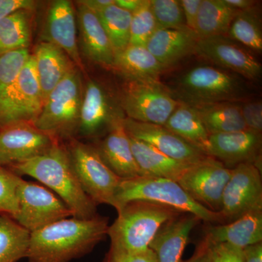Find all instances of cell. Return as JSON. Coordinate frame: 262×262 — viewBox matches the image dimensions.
I'll list each match as a JSON object with an SVG mask.
<instances>
[{
    "label": "cell",
    "instance_id": "11",
    "mask_svg": "<svg viewBox=\"0 0 262 262\" xmlns=\"http://www.w3.org/2000/svg\"><path fill=\"white\" fill-rule=\"evenodd\" d=\"M262 211L261 169L253 163H241L232 168L222 200L221 215L231 222L248 212Z\"/></svg>",
    "mask_w": 262,
    "mask_h": 262
},
{
    "label": "cell",
    "instance_id": "6",
    "mask_svg": "<svg viewBox=\"0 0 262 262\" xmlns=\"http://www.w3.org/2000/svg\"><path fill=\"white\" fill-rule=\"evenodd\" d=\"M81 91L80 74L74 67L48 95L33 125L55 139L70 136L78 127Z\"/></svg>",
    "mask_w": 262,
    "mask_h": 262
},
{
    "label": "cell",
    "instance_id": "19",
    "mask_svg": "<svg viewBox=\"0 0 262 262\" xmlns=\"http://www.w3.org/2000/svg\"><path fill=\"white\" fill-rule=\"evenodd\" d=\"M124 119L112 125L96 149L108 168L120 179L142 177L131 149L130 137L123 125Z\"/></svg>",
    "mask_w": 262,
    "mask_h": 262
},
{
    "label": "cell",
    "instance_id": "46",
    "mask_svg": "<svg viewBox=\"0 0 262 262\" xmlns=\"http://www.w3.org/2000/svg\"><path fill=\"white\" fill-rule=\"evenodd\" d=\"M225 2L229 6L239 11L252 9L256 8L258 4V2L253 1V0H225Z\"/></svg>",
    "mask_w": 262,
    "mask_h": 262
},
{
    "label": "cell",
    "instance_id": "26",
    "mask_svg": "<svg viewBox=\"0 0 262 262\" xmlns=\"http://www.w3.org/2000/svg\"><path fill=\"white\" fill-rule=\"evenodd\" d=\"M164 126L208 155L210 135L192 106L179 102Z\"/></svg>",
    "mask_w": 262,
    "mask_h": 262
},
{
    "label": "cell",
    "instance_id": "4",
    "mask_svg": "<svg viewBox=\"0 0 262 262\" xmlns=\"http://www.w3.org/2000/svg\"><path fill=\"white\" fill-rule=\"evenodd\" d=\"M170 91L179 102L194 107L211 103L238 102L247 96L248 89L241 76L204 65L194 67L181 76Z\"/></svg>",
    "mask_w": 262,
    "mask_h": 262
},
{
    "label": "cell",
    "instance_id": "42",
    "mask_svg": "<svg viewBox=\"0 0 262 262\" xmlns=\"http://www.w3.org/2000/svg\"><path fill=\"white\" fill-rule=\"evenodd\" d=\"M35 2L30 0H0V19L19 10L33 9Z\"/></svg>",
    "mask_w": 262,
    "mask_h": 262
},
{
    "label": "cell",
    "instance_id": "23",
    "mask_svg": "<svg viewBox=\"0 0 262 262\" xmlns=\"http://www.w3.org/2000/svg\"><path fill=\"white\" fill-rule=\"evenodd\" d=\"M32 55L45 102L48 95L74 68L73 63L61 48L47 41L38 44Z\"/></svg>",
    "mask_w": 262,
    "mask_h": 262
},
{
    "label": "cell",
    "instance_id": "17",
    "mask_svg": "<svg viewBox=\"0 0 262 262\" xmlns=\"http://www.w3.org/2000/svg\"><path fill=\"white\" fill-rule=\"evenodd\" d=\"M76 27L75 10L72 3L67 0L53 2L46 18L45 41L61 48L72 63L83 70V63L77 47Z\"/></svg>",
    "mask_w": 262,
    "mask_h": 262
},
{
    "label": "cell",
    "instance_id": "2",
    "mask_svg": "<svg viewBox=\"0 0 262 262\" xmlns=\"http://www.w3.org/2000/svg\"><path fill=\"white\" fill-rule=\"evenodd\" d=\"M17 175L37 179L56 194L75 218L91 219L97 214V205L84 192L67 149L58 140L47 151L8 168Z\"/></svg>",
    "mask_w": 262,
    "mask_h": 262
},
{
    "label": "cell",
    "instance_id": "22",
    "mask_svg": "<svg viewBox=\"0 0 262 262\" xmlns=\"http://www.w3.org/2000/svg\"><path fill=\"white\" fill-rule=\"evenodd\" d=\"M205 241L210 244L225 243L244 248L262 242V211H251L227 225L212 226Z\"/></svg>",
    "mask_w": 262,
    "mask_h": 262
},
{
    "label": "cell",
    "instance_id": "39",
    "mask_svg": "<svg viewBox=\"0 0 262 262\" xmlns=\"http://www.w3.org/2000/svg\"><path fill=\"white\" fill-rule=\"evenodd\" d=\"M103 262H156V258L149 248L141 252H130L110 246Z\"/></svg>",
    "mask_w": 262,
    "mask_h": 262
},
{
    "label": "cell",
    "instance_id": "21",
    "mask_svg": "<svg viewBox=\"0 0 262 262\" xmlns=\"http://www.w3.org/2000/svg\"><path fill=\"white\" fill-rule=\"evenodd\" d=\"M198 38L185 27L180 29H157L146 48L164 68L175 64L186 56L195 53Z\"/></svg>",
    "mask_w": 262,
    "mask_h": 262
},
{
    "label": "cell",
    "instance_id": "3",
    "mask_svg": "<svg viewBox=\"0 0 262 262\" xmlns=\"http://www.w3.org/2000/svg\"><path fill=\"white\" fill-rule=\"evenodd\" d=\"M117 211L118 215L108 227L107 235L112 247L130 252L149 249L160 229L182 213L170 207L143 201L128 202Z\"/></svg>",
    "mask_w": 262,
    "mask_h": 262
},
{
    "label": "cell",
    "instance_id": "37",
    "mask_svg": "<svg viewBox=\"0 0 262 262\" xmlns=\"http://www.w3.org/2000/svg\"><path fill=\"white\" fill-rule=\"evenodd\" d=\"M23 179L9 169L0 167V214L14 218L18 212V188Z\"/></svg>",
    "mask_w": 262,
    "mask_h": 262
},
{
    "label": "cell",
    "instance_id": "36",
    "mask_svg": "<svg viewBox=\"0 0 262 262\" xmlns=\"http://www.w3.org/2000/svg\"><path fill=\"white\" fill-rule=\"evenodd\" d=\"M30 56L28 49L10 51L0 56V99L15 83Z\"/></svg>",
    "mask_w": 262,
    "mask_h": 262
},
{
    "label": "cell",
    "instance_id": "31",
    "mask_svg": "<svg viewBox=\"0 0 262 262\" xmlns=\"http://www.w3.org/2000/svg\"><path fill=\"white\" fill-rule=\"evenodd\" d=\"M30 234L10 215L0 214V262L27 258Z\"/></svg>",
    "mask_w": 262,
    "mask_h": 262
},
{
    "label": "cell",
    "instance_id": "16",
    "mask_svg": "<svg viewBox=\"0 0 262 262\" xmlns=\"http://www.w3.org/2000/svg\"><path fill=\"white\" fill-rule=\"evenodd\" d=\"M261 133L251 130L212 134L209 136L208 156L234 166L253 163L259 168L261 163Z\"/></svg>",
    "mask_w": 262,
    "mask_h": 262
},
{
    "label": "cell",
    "instance_id": "27",
    "mask_svg": "<svg viewBox=\"0 0 262 262\" xmlns=\"http://www.w3.org/2000/svg\"><path fill=\"white\" fill-rule=\"evenodd\" d=\"M113 67L127 79H155L165 70L144 46H128L115 54Z\"/></svg>",
    "mask_w": 262,
    "mask_h": 262
},
{
    "label": "cell",
    "instance_id": "9",
    "mask_svg": "<svg viewBox=\"0 0 262 262\" xmlns=\"http://www.w3.org/2000/svg\"><path fill=\"white\" fill-rule=\"evenodd\" d=\"M18 208L13 220L30 233L63 219L73 217L63 201L48 188L22 181L18 192Z\"/></svg>",
    "mask_w": 262,
    "mask_h": 262
},
{
    "label": "cell",
    "instance_id": "47",
    "mask_svg": "<svg viewBox=\"0 0 262 262\" xmlns=\"http://www.w3.org/2000/svg\"><path fill=\"white\" fill-rule=\"evenodd\" d=\"M144 0H115V4L122 10L134 13L136 10L140 8Z\"/></svg>",
    "mask_w": 262,
    "mask_h": 262
},
{
    "label": "cell",
    "instance_id": "25",
    "mask_svg": "<svg viewBox=\"0 0 262 262\" xmlns=\"http://www.w3.org/2000/svg\"><path fill=\"white\" fill-rule=\"evenodd\" d=\"M129 137L133 154L142 177L170 179L178 182L192 165L177 161L147 143L130 136Z\"/></svg>",
    "mask_w": 262,
    "mask_h": 262
},
{
    "label": "cell",
    "instance_id": "1",
    "mask_svg": "<svg viewBox=\"0 0 262 262\" xmlns=\"http://www.w3.org/2000/svg\"><path fill=\"white\" fill-rule=\"evenodd\" d=\"M108 220L63 219L30 234L28 262H70L92 251L107 236Z\"/></svg>",
    "mask_w": 262,
    "mask_h": 262
},
{
    "label": "cell",
    "instance_id": "10",
    "mask_svg": "<svg viewBox=\"0 0 262 262\" xmlns=\"http://www.w3.org/2000/svg\"><path fill=\"white\" fill-rule=\"evenodd\" d=\"M42 91L31 54L15 83L0 99V127L14 122H31L42 110Z\"/></svg>",
    "mask_w": 262,
    "mask_h": 262
},
{
    "label": "cell",
    "instance_id": "8",
    "mask_svg": "<svg viewBox=\"0 0 262 262\" xmlns=\"http://www.w3.org/2000/svg\"><path fill=\"white\" fill-rule=\"evenodd\" d=\"M67 151L74 170L86 194L96 205L113 206L121 179L108 168L96 148L72 140Z\"/></svg>",
    "mask_w": 262,
    "mask_h": 262
},
{
    "label": "cell",
    "instance_id": "5",
    "mask_svg": "<svg viewBox=\"0 0 262 262\" xmlns=\"http://www.w3.org/2000/svg\"><path fill=\"white\" fill-rule=\"evenodd\" d=\"M143 201L170 207L182 213L195 215L207 222H222L219 212L202 206L189 195L178 182L156 177H138L121 179L113 207L118 210L128 202Z\"/></svg>",
    "mask_w": 262,
    "mask_h": 262
},
{
    "label": "cell",
    "instance_id": "18",
    "mask_svg": "<svg viewBox=\"0 0 262 262\" xmlns=\"http://www.w3.org/2000/svg\"><path fill=\"white\" fill-rule=\"evenodd\" d=\"M115 112L107 94L95 81L90 80L86 85L81 103L78 129L82 135L95 136L108 129L115 122L124 119Z\"/></svg>",
    "mask_w": 262,
    "mask_h": 262
},
{
    "label": "cell",
    "instance_id": "24",
    "mask_svg": "<svg viewBox=\"0 0 262 262\" xmlns=\"http://www.w3.org/2000/svg\"><path fill=\"white\" fill-rule=\"evenodd\" d=\"M79 4V24L84 53L98 64L113 67L115 51L99 19L92 10Z\"/></svg>",
    "mask_w": 262,
    "mask_h": 262
},
{
    "label": "cell",
    "instance_id": "14",
    "mask_svg": "<svg viewBox=\"0 0 262 262\" xmlns=\"http://www.w3.org/2000/svg\"><path fill=\"white\" fill-rule=\"evenodd\" d=\"M195 53L224 70L248 79L258 80L262 66L247 48L226 36L198 39Z\"/></svg>",
    "mask_w": 262,
    "mask_h": 262
},
{
    "label": "cell",
    "instance_id": "33",
    "mask_svg": "<svg viewBox=\"0 0 262 262\" xmlns=\"http://www.w3.org/2000/svg\"><path fill=\"white\" fill-rule=\"evenodd\" d=\"M96 13L115 53L129 46L132 13L113 4Z\"/></svg>",
    "mask_w": 262,
    "mask_h": 262
},
{
    "label": "cell",
    "instance_id": "32",
    "mask_svg": "<svg viewBox=\"0 0 262 262\" xmlns=\"http://www.w3.org/2000/svg\"><path fill=\"white\" fill-rule=\"evenodd\" d=\"M226 37L251 51L261 53L262 29L257 8L239 11Z\"/></svg>",
    "mask_w": 262,
    "mask_h": 262
},
{
    "label": "cell",
    "instance_id": "41",
    "mask_svg": "<svg viewBox=\"0 0 262 262\" xmlns=\"http://www.w3.org/2000/svg\"><path fill=\"white\" fill-rule=\"evenodd\" d=\"M202 0H181L186 26L194 32L196 18Z\"/></svg>",
    "mask_w": 262,
    "mask_h": 262
},
{
    "label": "cell",
    "instance_id": "20",
    "mask_svg": "<svg viewBox=\"0 0 262 262\" xmlns=\"http://www.w3.org/2000/svg\"><path fill=\"white\" fill-rule=\"evenodd\" d=\"M199 221L195 215L182 213L165 223L149 246L156 262H182L189 235Z\"/></svg>",
    "mask_w": 262,
    "mask_h": 262
},
{
    "label": "cell",
    "instance_id": "45",
    "mask_svg": "<svg viewBox=\"0 0 262 262\" xmlns=\"http://www.w3.org/2000/svg\"><path fill=\"white\" fill-rule=\"evenodd\" d=\"M79 3L92 10L94 13H97L110 5L115 4V0H84Z\"/></svg>",
    "mask_w": 262,
    "mask_h": 262
},
{
    "label": "cell",
    "instance_id": "40",
    "mask_svg": "<svg viewBox=\"0 0 262 262\" xmlns=\"http://www.w3.org/2000/svg\"><path fill=\"white\" fill-rule=\"evenodd\" d=\"M241 113L245 123L249 130L261 133L262 103L261 101H250L241 105Z\"/></svg>",
    "mask_w": 262,
    "mask_h": 262
},
{
    "label": "cell",
    "instance_id": "30",
    "mask_svg": "<svg viewBox=\"0 0 262 262\" xmlns=\"http://www.w3.org/2000/svg\"><path fill=\"white\" fill-rule=\"evenodd\" d=\"M29 11L17 10L0 19V56L28 48L31 40Z\"/></svg>",
    "mask_w": 262,
    "mask_h": 262
},
{
    "label": "cell",
    "instance_id": "43",
    "mask_svg": "<svg viewBox=\"0 0 262 262\" xmlns=\"http://www.w3.org/2000/svg\"><path fill=\"white\" fill-rule=\"evenodd\" d=\"M244 262H262V242L244 248Z\"/></svg>",
    "mask_w": 262,
    "mask_h": 262
},
{
    "label": "cell",
    "instance_id": "35",
    "mask_svg": "<svg viewBox=\"0 0 262 262\" xmlns=\"http://www.w3.org/2000/svg\"><path fill=\"white\" fill-rule=\"evenodd\" d=\"M157 29H180L187 27L179 0H150Z\"/></svg>",
    "mask_w": 262,
    "mask_h": 262
},
{
    "label": "cell",
    "instance_id": "13",
    "mask_svg": "<svg viewBox=\"0 0 262 262\" xmlns=\"http://www.w3.org/2000/svg\"><path fill=\"white\" fill-rule=\"evenodd\" d=\"M56 140L31 122H14L1 127L0 167L9 168L42 154Z\"/></svg>",
    "mask_w": 262,
    "mask_h": 262
},
{
    "label": "cell",
    "instance_id": "29",
    "mask_svg": "<svg viewBox=\"0 0 262 262\" xmlns=\"http://www.w3.org/2000/svg\"><path fill=\"white\" fill-rule=\"evenodd\" d=\"M194 108L209 135L248 130L241 105L237 102L211 103Z\"/></svg>",
    "mask_w": 262,
    "mask_h": 262
},
{
    "label": "cell",
    "instance_id": "12",
    "mask_svg": "<svg viewBox=\"0 0 262 262\" xmlns=\"http://www.w3.org/2000/svg\"><path fill=\"white\" fill-rule=\"evenodd\" d=\"M231 175L232 168L208 157L190 166L178 183L194 201L212 211L220 213L222 195Z\"/></svg>",
    "mask_w": 262,
    "mask_h": 262
},
{
    "label": "cell",
    "instance_id": "7",
    "mask_svg": "<svg viewBox=\"0 0 262 262\" xmlns=\"http://www.w3.org/2000/svg\"><path fill=\"white\" fill-rule=\"evenodd\" d=\"M178 103L170 89L155 79H128L120 98L127 118L161 125H165Z\"/></svg>",
    "mask_w": 262,
    "mask_h": 262
},
{
    "label": "cell",
    "instance_id": "38",
    "mask_svg": "<svg viewBox=\"0 0 262 262\" xmlns=\"http://www.w3.org/2000/svg\"><path fill=\"white\" fill-rule=\"evenodd\" d=\"M206 242L211 262H244V249L242 248L225 243L210 244Z\"/></svg>",
    "mask_w": 262,
    "mask_h": 262
},
{
    "label": "cell",
    "instance_id": "28",
    "mask_svg": "<svg viewBox=\"0 0 262 262\" xmlns=\"http://www.w3.org/2000/svg\"><path fill=\"white\" fill-rule=\"evenodd\" d=\"M239 12L225 0H202L194 29L196 37L203 39L227 35Z\"/></svg>",
    "mask_w": 262,
    "mask_h": 262
},
{
    "label": "cell",
    "instance_id": "34",
    "mask_svg": "<svg viewBox=\"0 0 262 262\" xmlns=\"http://www.w3.org/2000/svg\"><path fill=\"white\" fill-rule=\"evenodd\" d=\"M156 30V20L151 11L150 0H144L140 8L132 13L129 45L146 47Z\"/></svg>",
    "mask_w": 262,
    "mask_h": 262
},
{
    "label": "cell",
    "instance_id": "15",
    "mask_svg": "<svg viewBox=\"0 0 262 262\" xmlns=\"http://www.w3.org/2000/svg\"><path fill=\"white\" fill-rule=\"evenodd\" d=\"M123 125L130 137L147 143L181 163L194 165L209 157L164 125L135 121L129 118L124 119Z\"/></svg>",
    "mask_w": 262,
    "mask_h": 262
},
{
    "label": "cell",
    "instance_id": "44",
    "mask_svg": "<svg viewBox=\"0 0 262 262\" xmlns=\"http://www.w3.org/2000/svg\"><path fill=\"white\" fill-rule=\"evenodd\" d=\"M182 262H211L208 245L206 241H202L199 245V247L196 248V252L190 259Z\"/></svg>",
    "mask_w": 262,
    "mask_h": 262
}]
</instances>
